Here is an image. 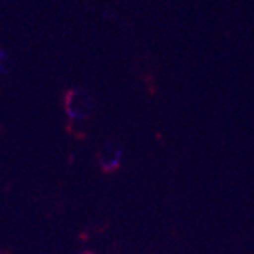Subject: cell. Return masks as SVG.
Returning a JSON list of instances; mask_svg holds the SVG:
<instances>
[{"label":"cell","mask_w":254,"mask_h":254,"mask_svg":"<svg viewBox=\"0 0 254 254\" xmlns=\"http://www.w3.org/2000/svg\"><path fill=\"white\" fill-rule=\"evenodd\" d=\"M85 254H94V253H85Z\"/></svg>","instance_id":"cell-1"}]
</instances>
